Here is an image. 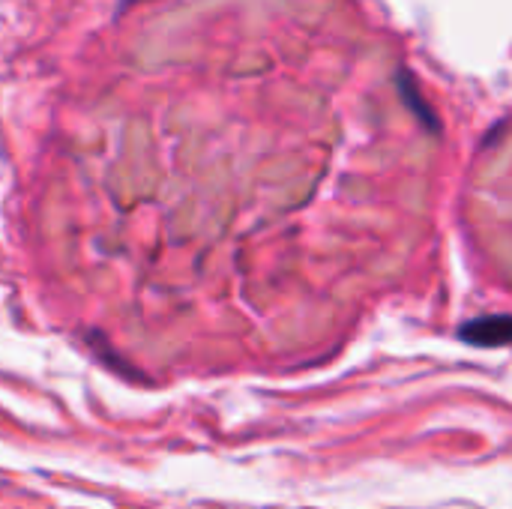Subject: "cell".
<instances>
[{
    "label": "cell",
    "instance_id": "1",
    "mask_svg": "<svg viewBox=\"0 0 512 509\" xmlns=\"http://www.w3.org/2000/svg\"><path fill=\"white\" fill-rule=\"evenodd\" d=\"M459 339L474 348L512 345V315H483L459 327Z\"/></svg>",
    "mask_w": 512,
    "mask_h": 509
},
{
    "label": "cell",
    "instance_id": "2",
    "mask_svg": "<svg viewBox=\"0 0 512 509\" xmlns=\"http://www.w3.org/2000/svg\"><path fill=\"white\" fill-rule=\"evenodd\" d=\"M399 81H402V96L408 99V105L414 108V114H420V117H423V123H426L429 129H438V120H435V114H432V111H429V105L420 99V93H414V84L408 81V75H405V72L399 75Z\"/></svg>",
    "mask_w": 512,
    "mask_h": 509
}]
</instances>
